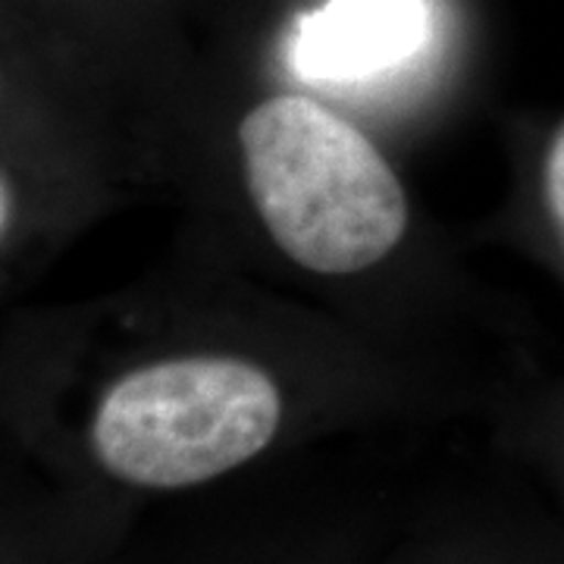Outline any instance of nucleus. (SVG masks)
<instances>
[{"mask_svg": "<svg viewBox=\"0 0 564 564\" xmlns=\"http://www.w3.org/2000/svg\"><path fill=\"white\" fill-rule=\"evenodd\" d=\"M426 35V0H329L302 20L292 57L307 79H367L414 57Z\"/></svg>", "mask_w": 564, "mask_h": 564, "instance_id": "nucleus-3", "label": "nucleus"}, {"mask_svg": "<svg viewBox=\"0 0 564 564\" xmlns=\"http://www.w3.org/2000/svg\"><path fill=\"white\" fill-rule=\"evenodd\" d=\"M276 564H285V562H276ZM304 564H307V562H304Z\"/></svg>", "mask_w": 564, "mask_h": 564, "instance_id": "nucleus-8", "label": "nucleus"}, {"mask_svg": "<svg viewBox=\"0 0 564 564\" xmlns=\"http://www.w3.org/2000/svg\"><path fill=\"white\" fill-rule=\"evenodd\" d=\"M10 210H13V198H10V188H7V182L0 180V236L7 232V223H10Z\"/></svg>", "mask_w": 564, "mask_h": 564, "instance_id": "nucleus-6", "label": "nucleus"}, {"mask_svg": "<svg viewBox=\"0 0 564 564\" xmlns=\"http://www.w3.org/2000/svg\"><path fill=\"white\" fill-rule=\"evenodd\" d=\"M285 395L261 364L192 355L141 364L104 389L85 426L91 467L135 496H182L261 462Z\"/></svg>", "mask_w": 564, "mask_h": 564, "instance_id": "nucleus-2", "label": "nucleus"}, {"mask_svg": "<svg viewBox=\"0 0 564 564\" xmlns=\"http://www.w3.org/2000/svg\"><path fill=\"white\" fill-rule=\"evenodd\" d=\"M536 202L555 254L564 263V113L545 132L540 158H536Z\"/></svg>", "mask_w": 564, "mask_h": 564, "instance_id": "nucleus-4", "label": "nucleus"}, {"mask_svg": "<svg viewBox=\"0 0 564 564\" xmlns=\"http://www.w3.org/2000/svg\"><path fill=\"white\" fill-rule=\"evenodd\" d=\"M433 564H486L480 558H470V562H464L462 555H452V558H443V562H433Z\"/></svg>", "mask_w": 564, "mask_h": 564, "instance_id": "nucleus-7", "label": "nucleus"}, {"mask_svg": "<svg viewBox=\"0 0 564 564\" xmlns=\"http://www.w3.org/2000/svg\"><path fill=\"white\" fill-rule=\"evenodd\" d=\"M248 195L267 236L317 276H355L408 232V195L383 151L321 101L282 91L239 122Z\"/></svg>", "mask_w": 564, "mask_h": 564, "instance_id": "nucleus-1", "label": "nucleus"}, {"mask_svg": "<svg viewBox=\"0 0 564 564\" xmlns=\"http://www.w3.org/2000/svg\"><path fill=\"white\" fill-rule=\"evenodd\" d=\"M0 564H95L85 552L66 549H0Z\"/></svg>", "mask_w": 564, "mask_h": 564, "instance_id": "nucleus-5", "label": "nucleus"}]
</instances>
